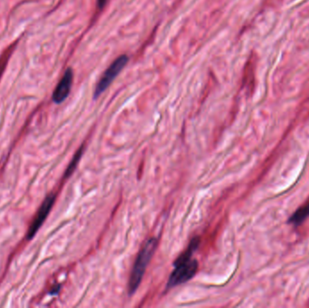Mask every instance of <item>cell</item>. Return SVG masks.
<instances>
[{
  "label": "cell",
  "instance_id": "6da1fadb",
  "mask_svg": "<svg viewBox=\"0 0 309 308\" xmlns=\"http://www.w3.org/2000/svg\"><path fill=\"white\" fill-rule=\"evenodd\" d=\"M200 244L199 238H193L190 242L188 248L179 256L174 264V270L166 284L167 288L179 286L192 279L197 272L198 262L196 259H192L194 251L197 250Z\"/></svg>",
  "mask_w": 309,
  "mask_h": 308
},
{
  "label": "cell",
  "instance_id": "7a4b0ae2",
  "mask_svg": "<svg viewBox=\"0 0 309 308\" xmlns=\"http://www.w3.org/2000/svg\"><path fill=\"white\" fill-rule=\"evenodd\" d=\"M157 247V239L150 238L145 242L142 249L139 251L130 275L129 281V295H134L135 292L138 290L146 272V269L148 268V264L152 259L153 255L156 252Z\"/></svg>",
  "mask_w": 309,
  "mask_h": 308
},
{
  "label": "cell",
  "instance_id": "3957f363",
  "mask_svg": "<svg viewBox=\"0 0 309 308\" xmlns=\"http://www.w3.org/2000/svg\"><path fill=\"white\" fill-rule=\"evenodd\" d=\"M128 63H129V57L126 54H122L111 64V66L108 68L106 72H104V74L99 80V83L96 86L94 91L95 98H98L100 94L108 89V87L112 84V81L120 74V72L124 69Z\"/></svg>",
  "mask_w": 309,
  "mask_h": 308
},
{
  "label": "cell",
  "instance_id": "277c9868",
  "mask_svg": "<svg viewBox=\"0 0 309 308\" xmlns=\"http://www.w3.org/2000/svg\"><path fill=\"white\" fill-rule=\"evenodd\" d=\"M54 201H55V194H50L45 198V201L41 206L40 209L37 212L36 218L34 219L30 227L28 229L27 234V240H32L37 233V232L39 231L41 226L43 225L46 218L48 217L50 212L54 206Z\"/></svg>",
  "mask_w": 309,
  "mask_h": 308
},
{
  "label": "cell",
  "instance_id": "5b68a950",
  "mask_svg": "<svg viewBox=\"0 0 309 308\" xmlns=\"http://www.w3.org/2000/svg\"><path fill=\"white\" fill-rule=\"evenodd\" d=\"M72 80H73V72L71 68H68L64 72L63 78L59 81L58 85L54 89L53 93V100L54 102L62 103L64 101L71 91Z\"/></svg>",
  "mask_w": 309,
  "mask_h": 308
},
{
  "label": "cell",
  "instance_id": "8992f818",
  "mask_svg": "<svg viewBox=\"0 0 309 308\" xmlns=\"http://www.w3.org/2000/svg\"><path fill=\"white\" fill-rule=\"evenodd\" d=\"M309 216V202L305 206H302L296 211L294 215H292L289 219V223L294 225H299L302 224Z\"/></svg>",
  "mask_w": 309,
  "mask_h": 308
},
{
  "label": "cell",
  "instance_id": "52a82bcc",
  "mask_svg": "<svg viewBox=\"0 0 309 308\" xmlns=\"http://www.w3.org/2000/svg\"><path fill=\"white\" fill-rule=\"evenodd\" d=\"M16 45H17V42L15 44H12V45H10L9 48L5 51L4 53L1 55V57H0V77H1L2 73L4 72L5 69L7 67V63L9 62V58H10L11 54L13 53Z\"/></svg>",
  "mask_w": 309,
  "mask_h": 308
},
{
  "label": "cell",
  "instance_id": "ba28073f",
  "mask_svg": "<svg viewBox=\"0 0 309 308\" xmlns=\"http://www.w3.org/2000/svg\"><path fill=\"white\" fill-rule=\"evenodd\" d=\"M82 153H83V147H81V148L77 151L75 156H73V158H72V162L70 163V165L68 166L66 172H65V177H66V178H67L68 176H70V175L73 173L74 169L76 168L77 165H78V163H79V161H80L81 156H82Z\"/></svg>",
  "mask_w": 309,
  "mask_h": 308
},
{
  "label": "cell",
  "instance_id": "9c48e42d",
  "mask_svg": "<svg viewBox=\"0 0 309 308\" xmlns=\"http://www.w3.org/2000/svg\"><path fill=\"white\" fill-rule=\"evenodd\" d=\"M59 290H60V286H55L53 290L50 292V294L51 295H54V294H57L58 293Z\"/></svg>",
  "mask_w": 309,
  "mask_h": 308
},
{
  "label": "cell",
  "instance_id": "30bf717a",
  "mask_svg": "<svg viewBox=\"0 0 309 308\" xmlns=\"http://www.w3.org/2000/svg\"><path fill=\"white\" fill-rule=\"evenodd\" d=\"M98 1H99V8H101L103 5L105 4V1H106V0H98Z\"/></svg>",
  "mask_w": 309,
  "mask_h": 308
}]
</instances>
